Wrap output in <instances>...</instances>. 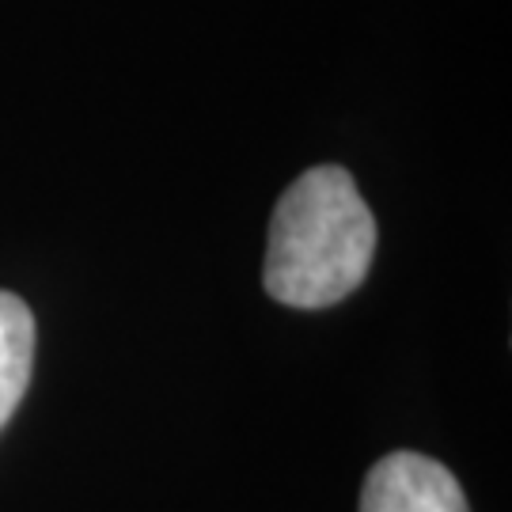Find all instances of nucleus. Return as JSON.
Here are the masks:
<instances>
[{
	"label": "nucleus",
	"mask_w": 512,
	"mask_h": 512,
	"mask_svg": "<svg viewBox=\"0 0 512 512\" xmlns=\"http://www.w3.org/2000/svg\"><path fill=\"white\" fill-rule=\"evenodd\" d=\"M376 217L346 167H311L277 198L262 285L285 308H330L368 277Z\"/></svg>",
	"instance_id": "1"
},
{
	"label": "nucleus",
	"mask_w": 512,
	"mask_h": 512,
	"mask_svg": "<svg viewBox=\"0 0 512 512\" xmlns=\"http://www.w3.org/2000/svg\"><path fill=\"white\" fill-rule=\"evenodd\" d=\"M361 512H471L456 475L418 452H391L365 478Z\"/></svg>",
	"instance_id": "2"
},
{
	"label": "nucleus",
	"mask_w": 512,
	"mask_h": 512,
	"mask_svg": "<svg viewBox=\"0 0 512 512\" xmlns=\"http://www.w3.org/2000/svg\"><path fill=\"white\" fill-rule=\"evenodd\" d=\"M35 368V315L16 293L0 289V429L27 395Z\"/></svg>",
	"instance_id": "3"
}]
</instances>
